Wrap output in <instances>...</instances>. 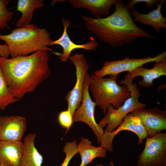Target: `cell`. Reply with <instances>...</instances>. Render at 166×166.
Listing matches in <instances>:
<instances>
[{"instance_id": "ba28073f", "label": "cell", "mask_w": 166, "mask_h": 166, "mask_svg": "<svg viewBox=\"0 0 166 166\" xmlns=\"http://www.w3.org/2000/svg\"><path fill=\"white\" fill-rule=\"evenodd\" d=\"M90 76L89 73L86 76L81 103L74 112L73 121V123L81 121L88 125L96 136L97 143L101 144L104 132L95 119L94 111L96 105L89 94V86Z\"/></svg>"}, {"instance_id": "44dd1931", "label": "cell", "mask_w": 166, "mask_h": 166, "mask_svg": "<svg viewBox=\"0 0 166 166\" xmlns=\"http://www.w3.org/2000/svg\"><path fill=\"white\" fill-rule=\"evenodd\" d=\"M18 101L10 92L0 67V109L4 110L9 105Z\"/></svg>"}, {"instance_id": "4316f807", "label": "cell", "mask_w": 166, "mask_h": 166, "mask_svg": "<svg viewBox=\"0 0 166 166\" xmlns=\"http://www.w3.org/2000/svg\"><path fill=\"white\" fill-rule=\"evenodd\" d=\"M64 1H65V0H53L51 4V6H53L57 2H64Z\"/></svg>"}, {"instance_id": "83f0119b", "label": "cell", "mask_w": 166, "mask_h": 166, "mask_svg": "<svg viewBox=\"0 0 166 166\" xmlns=\"http://www.w3.org/2000/svg\"><path fill=\"white\" fill-rule=\"evenodd\" d=\"M109 166H114L113 162H111L109 164Z\"/></svg>"}, {"instance_id": "f546056e", "label": "cell", "mask_w": 166, "mask_h": 166, "mask_svg": "<svg viewBox=\"0 0 166 166\" xmlns=\"http://www.w3.org/2000/svg\"><path fill=\"white\" fill-rule=\"evenodd\" d=\"M165 166H166V165H165Z\"/></svg>"}, {"instance_id": "cb8c5ba5", "label": "cell", "mask_w": 166, "mask_h": 166, "mask_svg": "<svg viewBox=\"0 0 166 166\" xmlns=\"http://www.w3.org/2000/svg\"><path fill=\"white\" fill-rule=\"evenodd\" d=\"M58 121L60 124L66 128L67 133L73 123L72 115L67 109L60 112L58 116Z\"/></svg>"}, {"instance_id": "3957f363", "label": "cell", "mask_w": 166, "mask_h": 166, "mask_svg": "<svg viewBox=\"0 0 166 166\" xmlns=\"http://www.w3.org/2000/svg\"><path fill=\"white\" fill-rule=\"evenodd\" d=\"M0 39L6 42L11 58L28 55L42 50L51 52L59 56L61 54L48 46L52 41L49 32L31 23L12 30L8 34H0Z\"/></svg>"}, {"instance_id": "30bf717a", "label": "cell", "mask_w": 166, "mask_h": 166, "mask_svg": "<svg viewBox=\"0 0 166 166\" xmlns=\"http://www.w3.org/2000/svg\"><path fill=\"white\" fill-rule=\"evenodd\" d=\"M124 130L129 131L136 134L138 138L137 143L139 145L142 144L144 139L148 136L147 132L139 118L130 113L125 117L121 124L114 131L104 132L102 141L99 146L112 152L114 138L120 132Z\"/></svg>"}, {"instance_id": "d6986e66", "label": "cell", "mask_w": 166, "mask_h": 166, "mask_svg": "<svg viewBox=\"0 0 166 166\" xmlns=\"http://www.w3.org/2000/svg\"><path fill=\"white\" fill-rule=\"evenodd\" d=\"M77 148L81 158L79 166H86L95 158L106 157L105 149L92 145L91 141L86 138L81 137L80 142L77 145Z\"/></svg>"}, {"instance_id": "e0dca14e", "label": "cell", "mask_w": 166, "mask_h": 166, "mask_svg": "<svg viewBox=\"0 0 166 166\" xmlns=\"http://www.w3.org/2000/svg\"><path fill=\"white\" fill-rule=\"evenodd\" d=\"M37 134L30 133L25 137L24 151L18 166H42L43 157L34 144Z\"/></svg>"}, {"instance_id": "7402d4cb", "label": "cell", "mask_w": 166, "mask_h": 166, "mask_svg": "<svg viewBox=\"0 0 166 166\" xmlns=\"http://www.w3.org/2000/svg\"><path fill=\"white\" fill-rule=\"evenodd\" d=\"M10 2L9 0H0V30L5 27L10 29L7 23L13 19L14 11L9 10L6 6Z\"/></svg>"}, {"instance_id": "5bb4252c", "label": "cell", "mask_w": 166, "mask_h": 166, "mask_svg": "<svg viewBox=\"0 0 166 166\" xmlns=\"http://www.w3.org/2000/svg\"><path fill=\"white\" fill-rule=\"evenodd\" d=\"M64 30L61 36L57 40L52 41L50 46L58 45L63 49V52L59 58L62 62H66L73 51L76 49H83L87 50L95 51L98 46L97 42L93 39L91 41L82 44L74 43L71 39L67 32L68 27L71 24V21L68 18L63 17L61 19Z\"/></svg>"}, {"instance_id": "8fae6325", "label": "cell", "mask_w": 166, "mask_h": 166, "mask_svg": "<svg viewBox=\"0 0 166 166\" xmlns=\"http://www.w3.org/2000/svg\"><path fill=\"white\" fill-rule=\"evenodd\" d=\"M131 113L139 118L147 132L148 137H151L166 129V110L156 107L137 109Z\"/></svg>"}, {"instance_id": "52a82bcc", "label": "cell", "mask_w": 166, "mask_h": 166, "mask_svg": "<svg viewBox=\"0 0 166 166\" xmlns=\"http://www.w3.org/2000/svg\"><path fill=\"white\" fill-rule=\"evenodd\" d=\"M69 59L74 65L76 77L74 86L68 92L65 97L68 104L67 110L73 116L81 104L86 77L88 73L89 66L83 54L76 53L70 56Z\"/></svg>"}, {"instance_id": "9a60e30c", "label": "cell", "mask_w": 166, "mask_h": 166, "mask_svg": "<svg viewBox=\"0 0 166 166\" xmlns=\"http://www.w3.org/2000/svg\"><path fill=\"white\" fill-rule=\"evenodd\" d=\"M23 151L21 141H0V166H18Z\"/></svg>"}, {"instance_id": "d4e9b609", "label": "cell", "mask_w": 166, "mask_h": 166, "mask_svg": "<svg viewBox=\"0 0 166 166\" xmlns=\"http://www.w3.org/2000/svg\"><path fill=\"white\" fill-rule=\"evenodd\" d=\"M160 0H132L129 1L126 6L127 9L129 10L134 9L133 5L139 2H145V6L149 8H152L154 5L160 2Z\"/></svg>"}, {"instance_id": "ffe728a7", "label": "cell", "mask_w": 166, "mask_h": 166, "mask_svg": "<svg viewBox=\"0 0 166 166\" xmlns=\"http://www.w3.org/2000/svg\"><path fill=\"white\" fill-rule=\"evenodd\" d=\"M43 0H18L17 10L22 13L21 17L16 25L18 27L25 24L31 23L35 10L45 6Z\"/></svg>"}, {"instance_id": "5b68a950", "label": "cell", "mask_w": 166, "mask_h": 166, "mask_svg": "<svg viewBox=\"0 0 166 166\" xmlns=\"http://www.w3.org/2000/svg\"><path fill=\"white\" fill-rule=\"evenodd\" d=\"M127 85L131 92V96L127 99L123 104L117 109L109 105L107 109L105 116L98 123L103 128L106 126L104 132L114 131L121 124L125 117L133 110L138 109H144L146 105L139 101L140 94L136 83L128 84Z\"/></svg>"}, {"instance_id": "277c9868", "label": "cell", "mask_w": 166, "mask_h": 166, "mask_svg": "<svg viewBox=\"0 0 166 166\" xmlns=\"http://www.w3.org/2000/svg\"><path fill=\"white\" fill-rule=\"evenodd\" d=\"M118 75H110L108 78H100L94 74L90 76L89 90L96 105L105 115L109 105L117 109L131 96L128 86L124 85L121 86L117 84Z\"/></svg>"}, {"instance_id": "7c38bea8", "label": "cell", "mask_w": 166, "mask_h": 166, "mask_svg": "<svg viewBox=\"0 0 166 166\" xmlns=\"http://www.w3.org/2000/svg\"><path fill=\"white\" fill-rule=\"evenodd\" d=\"M166 75V60L156 63L150 69L139 67L128 72L124 79L119 81L120 85L132 84L134 79L137 76L142 77L143 79L138 82V85L145 88L153 85V81L162 76Z\"/></svg>"}, {"instance_id": "ac0fdd59", "label": "cell", "mask_w": 166, "mask_h": 166, "mask_svg": "<svg viewBox=\"0 0 166 166\" xmlns=\"http://www.w3.org/2000/svg\"><path fill=\"white\" fill-rule=\"evenodd\" d=\"M116 0H69V3L75 8H85L90 10L95 18L109 14L111 6Z\"/></svg>"}, {"instance_id": "6da1fadb", "label": "cell", "mask_w": 166, "mask_h": 166, "mask_svg": "<svg viewBox=\"0 0 166 166\" xmlns=\"http://www.w3.org/2000/svg\"><path fill=\"white\" fill-rule=\"evenodd\" d=\"M47 50L10 58L0 57V67L10 90L18 100L34 92L50 76Z\"/></svg>"}, {"instance_id": "7a4b0ae2", "label": "cell", "mask_w": 166, "mask_h": 166, "mask_svg": "<svg viewBox=\"0 0 166 166\" xmlns=\"http://www.w3.org/2000/svg\"><path fill=\"white\" fill-rule=\"evenodd\" d=\"M115 10L111 15L104 18H94L83 15L86 29L97 38L113 47L131 43L139 38L157 39L134 22L132 14L121 0H116Z\"/></svg>"}, {"instance_id": "484cf974", "label": "cell", "mask_w": 166, "mask_h": 166, "mask_svg": "<svg viewBox=\"0 0 166 166\" xmlns=\"http://www.w3.org/2000/svg\"><path fill=\"white\" fill-rule=\"evenodd\" d=\"M10 56V52L7 45L6 44L4 45H0V57L8 58Z\"/></svg>"}, {"instance_id": "8992f818", "label": "cell", "mask_w": 166, "mask_h": 166, "mask_svg": "<svg viewBox=\"0 0 166 166\" xmlns=\"http://www.w3.org/2000/svg\"><path fill=\"white\" fill-rule=\"evenodd\" d=\"M144 148L137 157L138 166L166 165V133L147 136Z\"/></svg>"}, {"instance_id": "603a6c76", "label": "cell", "mask_w": 166, "mask_h": 166, "mask_svg": "<svg viewBox=\"0 0 166 166\" xmlns=\"http://www.w3.org/2000/svg\"><path fill=\"white\" fill-rule=\"evenodd\" d=\"M77 145L75 140L65 143L63 149L65 156L61 166H68L72 158L78 153Z\"/></svg>"}, {"instance_id": "9c48e42d", "label": "cell", "mask_w": 166, "mask_h": 166, "mask_svg": "<svg viewBox=\"0 0 166 166\" xmlns=\"http://www.w3.org/2000/svg\"><path fill=\"white\" fill-rule=\"evenodd\" d=\"M166 60V51L154 57L149 56L141 58H130L126 57L122 60L105 61L101 69L94 72L93 74L100 78L107 75L119 74L123 72H130L139 67L150 62L157 63Z\"/></svg>"}, {"instance_id": "2e32d148", "label": "cell", "mask_w": 166, "mask_h": 166, "mask_svg": "<svg viewBox=\"0 0 166 166\" xmlns=\"http://www.w3.org/2000/svg\"><path fill=\"white\" fill-rule=\"evenodd\" d=\"M165 0H162L159 3H156L157 7L147 14L140 13L135 9L131 11L132 15L134 17V22H139L144 26H152L156 32L158 34L163 28L166 29V18L161 13L162 4Z\"/></svg>"}, {"instance_id": "4fadbf2b", "label": "cell", "mask_w": 166, "mask_h": 166, "mask_svg": "<svg viewBox=\"0 0 166 166\" xmlns=\"http://www.w3.org/2000/svg\"><path fill=\"white\" fill-rule=\"evenodd\" d=\"M26 128V120L25 117L0 116V141H21Z\"/></svg>"}, {"instance_id": "f1b7e54d", "label": "cell", "mask_w": 166, "mask_h": 166, "mask_svg": "<svg viewBox=\"0 0 166 166\" xmlns=\"http://www.w3.org/2000/svg\"><path fill=\"white\" fill-rule=\"evenodd\" d=\"M96 166H104L102 164H97Z\"/></svg>"}]
</instances>
